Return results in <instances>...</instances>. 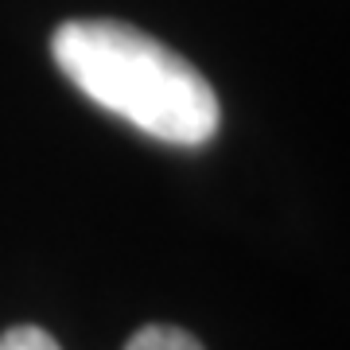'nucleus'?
I'll list each match as a JSON object with an SVG mask.
<instances>
[{"instance_id":"1","label":"nucleus","mask_w":350,"mask_h":350,"mask_svg":"<svg viewBox=\"0 0 350 350\" xmlns=\"http://www.w3.org/2000/svg\"><path fill=\"white\" fill-rule=\"evenodd\" d=\"M51 55L70 82L105 113L163 144L199 148L218 133V94L160 39L117 20H70Z\"/></svg>"},{"instance_id":"2","label":"nucleus","mask_w":350,"mask_h":350,"mask_svg":"<svg viewBox=\"0 0 350 350\" xmlns=\"http://www.w3.org/2000/svg\"><path fill=\"white\" fill-rule=\"evenodd\" d=\"M125 350H202V342L195 335H187L183 327L152 323V327H140L125 342Z\"/></svg>"},{"instance_id":"3","label":"nucleus","mask_w":350,"mask_h":350,"mask_svg":"<svg viewBox=\"0 0 350 350\" xmlns=\"http://www.w3.org/2000/svg\"><path fill=\"white\" fill-rule=\"evenodd\" d=\"M0 350H63V347H59L43 327L20 323V327H8V331L0 335Z\"/></svg>"}]
</instances>
